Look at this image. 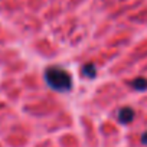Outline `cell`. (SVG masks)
Returning a JSON list of instances; mask_svg holds the SVG:
<instances>
[{
  "label": "cell",
  "instance_id": "cell-1",
  "mask_svg": "<svg viewBox=\"0 0 147 147\" xmlns=\"http://www.w3.org/2000/svg\"><path fill=\"white\" fill-rule=\"evenodd\" d=\"M45 81L46 84L58 91V92H66L72 88V77L71 74L59 66H49L45 71Z\"/></svg>",
  "mask_w": 147,
  "mask_h": 147
},
{
  "label": "cell",
  "instance_id": "cell-5",
  "mask_svg": "<svg viewBox=\"0 0 147 147\" xmlns=\"http://www.w3.org/2000/svg\"><path fill=\"white\" fill-rule=\"evenodd\" d=\"M141 143H143L144 146H147V131L143 133V136H141Z\"/></svg>",
  "mask_w": 147,
  "mask_h": 147
},
{
  "label": "cell",
  "instance_id": "cell-2",
  "mask_svg": "<svg viewBox=\"0 0 147 147\" xmlns=\"http://www.w3.org/2000/svg\"><path fill=\"white\" fill-rule=\"evenodd\" d=\"M134 110L131 107H123L118 111V121L121 124H130L134 120Z\"/></svg>",
  "mask_w": 147,
  "mask_h": 147
},
{
  "label": "cell",
  "instance_id": "cell-3",
  "mask_svg": "<svg viewBox=\"0 0 147 147\" xmlns=\"http://www.w3.org/2000/svg\"><path fill=\"white\" fill-rule=\"evenodd\" d=\"M82 74H84V75H85L87 78L94 80V78H95V75H97V69H95L94 63H85V65L82 66Z\"/></svg>",
  "mask_w": 147,
  "mask_h": 147
},
{
  "label": "cell",
  "instance_id": "cell-4",
  "mask_svg": "<svg viewBox=\"0 0 147 147\" xmlns=\"http://www.w3.org/2000/svg\"><path fill=\"white\" fill-rule=\"evenodd\" d=\"M133 88L137 90V91H144V90H147V80H146V78H137V80L133 82Z\"/></svg>",
  "mask_w": 147,
  "mask_h": 147
}]
</instances>
